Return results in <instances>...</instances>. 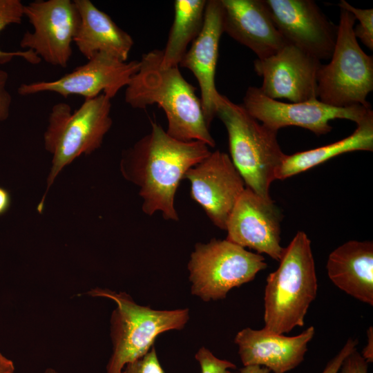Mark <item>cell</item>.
Listing matches in <instances>:
<instances>
[{
  "label": "cell",
  "instance_id": "cell-1",
  "mask_svg": "<svg viewBox=\"0 0 373 373\" xmlns=\"http://www.w3.org/2000/svg\"><path fill=\"white\" fill-rule=\"evenodd\" d=\"M210 153L205 143L176 140L151 122V131L124 153L121 171L140 188L146 214L160 211L165 220H178L174 200L178 185L186 171Z\"/></svg>",
  "mask_w": 373,
  "mask_h": 373
},
{
  "label": "cell",
  "instance_id": "cell-2",
  "mask_svg": "<svg viewBox=\"0 0 373 373\" xmlns=\"http://www.w3.org/2000/svg\"><path fill=\"white\" fill-rule=\"evenodd\" d=\"M162 50L142 55L140 68L126 86L124 99L133 108L157 104L164 111L172 137L183 141H200L209 147L212 137L195 88L182 76L178 66H161Z\"/></svg>",
  "mask_w": 373,
  "mask_h": 373
},
{
  "label": "cell",
  "instance_id": "cell-3",
  "mask_svg": "<svg viewBox=\"0 0 373 373\" xmlns=\"http://www.w3.org/2000/svg\"><path fill=\"white\" fill-rule=\"evenodd\" d=\"M278 267L267 278L264 322L267 331L283 334L303 327L317 293V278L311 241L298 231L283 247Z\"/></svg>",
  "mask_w": 373,
  "mask_h": 373
},
{
  "label": "cell",
  "instance_id": "cell-4",
  "mask_svg": "<svg viewBox=\"0 0 373 373\" xmlns=\"http://www.w3.org/2000/svg\"><path fill=\"white\" fill-rule=\"evenodd\" d=\"M216 116L228 133L231 160L247 187L265 199H271L269 187L285 154L277 132L254 118L242 106L220 94Z\"/></svg>",
  "mask_w": 373,
  "mask_h": 373
},
{
  "label": "cell",
  "instance_id": "cell-5",
  "mask_svg": "<svg viewBox=\"0 0 373 373\" xmlns=\"http://www.w3.org/2000/svg\"><path fill=\"white\" fill-rule=\"evenodd\" d=\"M86 294L111 299L117 305L111 318L113 354L106 373H122L126 364L149 351L160 334L182 329L189 318L188 309H153L137 304L125 292L96 287Z\"/></svg>",
  "mask_w": 373,
  "mask_h": 373
},
{
  "label": "cell",
  "instance_id": "cell-6",
  "mask_svg": "<svg viewBox=\"0 0 373 373\" xmlns=\"http://www.w3.org/2000/svg\"><path fill=\"white\" fill-rule=\"evenodd\" d=\"M111 110V99L104 94L85 99L74 112L65 102L52 107L44 136L45 149L52 155L47 191L63 168L101 146L112 126Z\"/></svg>",
  "mask_w": 373,
  "mask_h": 373
},
{
  "label": "cell",
  "instance_id": "cell-7",
  "mask_svg": "<svg viewBox=\"0 0 373 373\" xmlns=\"http://www.w3.org/2000/svg\"><path fill=\"white\" fill-rule=\"evenodd\" d=\"M354 16L341 8L337 38L331 57L318 73V97L335 107L371 106L366 100L373 90V59L359 46L354 32Z\"/></svg>",
  "mask_w": 373,
  "mask_h": 373
},
{
  "label": "cell",
  "instance_id": "cell-8",
  "mask_svg": "<svg viewBox=\"0 0 373 373\" xmlns=\"http://www.w3.org/2000/svg\"><path fill=\"white\" fill-rule=\"evenodd\" d=\"M265 258L225 240L198 243L188 263L191 294L204 301L223 299L266 269Z\"/></svg>",
  "mask_w": 373,
  "mask_h": 373
},
{
  "label": "cell",
  "instance_id": "cell-9",
  "mask_svg": "<svg viewBox=\"0 0 373 373\" xmlns=\"http://www.w3.org/2000/svg\"><path fill=\"white\" fill-rule=\"evenodd\" d=\"M242 106L254 118L276 132L285 126H296L316 135L332 131L331 120L345 119L358 124L373 114L371 106L335 107L318 99L300 103L281 102L268 97L254 86L247 88Z\"/></svg>",
  "mask_w": 373,
  "mask_h": 373
},
{
  "label": "cell",
  "instance_id": "cell-10",
  "mask_svg": "<svg viewBox=\"0 0 373 373\" xmlns=\"http://www.w3.org/2000/svg\"><path fill=\"white\" fill-rule=\"evenodd\" d=\"M23 16L32 26L33 31L23 34L20 46L50 65L67 67L80 22L74 1H34L24 5Z\"/></svg>",
  "mask_w": 373,
  "mask_h": 373
},
{
  "label": "cell",
  "instance_id": "cell-11",
  "mask_svg": "<svg viewBox=\"0 0 373 373\" xmlns=\"http://www.w3.org/2000/svg\"><path fill=\"white\" fill-rule=\"evenodd\" d=\"M139 68L140 61H123L104 53H97L57 79L24 83L18 87L17 91L23 96L52 92L65 98L78 95L85 99L104 94L111 99L128 84Z\"/></svg>",
  "mask_w": 373,
  "mask_h": 373
},
{
  "label": "cell",
  "instance_id": "cell-12",
  "mask_svg": "<svg viewBox=\"0 0 373 373\" xmlns=\"http://www.w3.org/2000/svg\"><path fill=\"white\" fill-rule=\"evenodd\" d=\"M183 179L190 182L191 198L216 226L225 230L233 207L246 188L230 157L220 151L211 152L189 169Z\"/></svg>",
  "mask_w": 373,
  "mask_h": 373
},
{
  "label": "cell",
  "instance_id": "cell-13",
  "mask_svg": "<svg viewBox=\"0 0 373 373\" xmlns=\"http://www.w3.org/2000/svg\"><path fill=\"white\" fill-rule=\"evenodd\" d=\"M272 19L287 44L314 58L329 59L338 25L332 22L312 0H264Z\"/></svg>",
  "mask_w": 373,
  "mask_h": 373
},
{
  "label": "cell",
  "instance_id": "cell-14",
  "mask_svg": "<svg viewBox=\"0 0 373 373\" xmlns=\"http://www.w3.org/2000/svg\"><path fill=\"white\" fill-rule=\"evenodd\" d=\"M322 64L298 47L287 44L276 54L254 62L262 77L260 88L269 98L300 103L317 99L318 73Z\"/></svg>",
  "mask_w": 373,
  "mask_h": 373
},
{
  "label": "cell",
  "instance_id": "cell-15",
  "mask_svg": "<svg viewBox=\"0 0 373 373\" xmlns=\"http://www.w3.org/2000/svg\"><path fill=\"white\" fill-rule=\"evenodd\" d=\"M282 216L271 199H265L246 187L228 219L226 240L279 261Z\"/></svg>",
  "mask_w": 373,
  "mask_h": 373
},
{
  "label": "cell",
  "instance_id": "cell-16",
  "mask_svg": "<svg viewBox=\"0 0 373 373\" xmlns=\"http://www.w3.org/2000/svg\"><path fill=\"white\" fill-rule=\"evenodd\" d=\"M223 32L221 0L207 1L202 28L179 64L191 70L198 82L201 105L209 127L216 116V102L220 94L216 87L215 76L219 43Z\"/></svg>",
  "mask_w": 373,
  "mask_h": 373
},
{
  "label": "cell",
  "instance_id": "cell-17",
  "mask_svg": "<svg viewBox=\"0 0 373 373\" xmlns=\"http://www.w3.org/2000/svg\"><path fill=\"white\" fill-rule=\"evenodd\" d=\"M223 31L262 59L287 42L277 29L264 0H221Z\"/></svg>",
  "mask_w": 373,
  "mask_h": 373
},
{
  "label": "cell",
  "instance_id": "cell-18",
  "mask_svg": "<svg viewBox=\"0 0 373 373\" xmlns=\"http://www.w3.org/2000/svg\"><path fill=\"white\" fill-rule=\"evenodd\" d=\"M314 334L313 326L295 336L247 327L238 332L234 342L244 366L259 365L274 373H285L304 360Z\"/></svg>",
  "mask_w": 373,
  "mask_h": 373
},
{
  "label": "cell",
  "instance_id": "cell-19",
  "mask_svg": "<svg viewBox=\"0 0 373 373\" xmlns=\"http://www.w3.org/2000/svg\"><path fill=\"white\" fill-rule=\"evenodd\" d=\"M80 22L74 39L77 49L87 59L104 53L126 61L133 46L132 37L89 0H74Z\"/></svg>",
  "mask_w": 373,
  "mask_h": 373
},
{
  "label": "cell",
  "instance_id": "cell-20",
  "mask_svg": "<svg viewBox=\"0 0 373 373\" xmlns=\"http://www.w3.org/2000/svg\"><path fill=\"white\" fill-rule=\"evenodd\" d=\"M331 281L354 298L373 305V243L350 240L329 254L326 265Z\"/></svg>",
  "mask_w": 373,
  "mask_h": 373
},
{
  "label": "cell",
  "instance_id": "cell-21",
  "mask_svg": "<svg viewBox=\"0 0 373 373\" xmlns=\"http://www.w3.org/2000/svg\"><path fill=\"white\" fill-rule=\"evenodd\" d=\"M356 125L354 132L343 140L291 155H285L276 173V180H285L343 153L355 151H372L373 114Z\"/></svg>",
  "mask_w": 373,
  "mask_h": 373
},
{
  "label": "cell",
  "instance_id": "cell-22",
  "mask_svg": "<svg viewBox=\"0 0 373 373\" xmlns=\"http://www.w3.org/2000/svg\"><path fill=\"white\" fill-rule=\"evenodd\" d=\"M205 0H176L174 18L167 42L162 50L161 66H178L182 57L200 34L204 21Z\"/></svg>",
  "mask_w": 373,
  "mask_h": 373
},
{
  "label": "cell",
  "instance_id": "cell-23",
  "mask_svg": "<svg viewBox=\"0 0 373 373\" xmlns=\"http://www.w3.org/2000/svg\"><path fill=\"white\" fill-rule=\"evenodd\" d=\"M24 4L20 0H0V32L7 26L21 23ZM14 57H21L28 62L37 64L41 59L31 50L6 52L0 49V64L10 62Z\"/></svg>",
  "mask_w": 373,
  "mask_h": 373
},
{
  "label": "cell",
  "instance_id": "cell-24",
  "mask_svg": "<svg viewBox=\"0 0 373 373\" xmlns=\"http://www.w3.org/2000/svg\"><path fill=\"white\" fill-rule=\"evenodd\" d=\"M340 8L345 9L351 12L358 19L360 23L354 28V32L356 37L361 41L369 49H373V9L357 8L344 0H341L338 3Z\"/></svg>",
  "mask_w": 373,
  "mask_h": 373
},
{
  "label": "cell",
  "instance_id": "cell-25",
  "mask_svg": "<svg viewBox=\"0 0 373 373\" xmlns=\"http://www.w3.org/2000/svg\"><path fill=\"white\" fill-rule=\"evenodd\" d=\"M195 357L200 363L202 373H231L229 369L236 367L233 363L217 358L204 347L198 351Z\"/></svg>",
  "mask_w": 373,
  "mask_h": 373
},
{
  "label": "cell",
  "instance_id": "cell-26",
  "mask_svg": "<svg viewBox=\"0 0 373 373\" xmlns=\"http://www.w3.org/2000/svg\"><path fill=\"white\" fill-rule=\"evenodd\" d=\"M122 373H165L157 359L155 349L153 346L142 357L128 363Z\"/></svg>",
  "mask_w": 373,
  "mask_h": 373
},
{
  "label": "cell",
  "instance_id": "cell-27",
  "mask_svg": "<svg viewBox=\"0 0 373 373\" xmlns=\"http://www.w3.org/2000/svg\"><path fill=\"white\" fill-rule=\"evenodd\" d=\"M8 79V73L0 69V122L8 118L11 108L12 96L7 89Z\"/></svg>",
  "mask_w": 373,
  "mask_h": 373
},
{
  "label": "cell",
  "instance_id": "cell-28",
  "mask_svg": "<svg viewBox=\"0 0 373 373\" xmlns=\"http://www.w3.org/2000/svg\"><path fill=\"white\" fill-rule=\"evenodd\" d=\"M367 362L356 350L344 360L339 370L340 373H367Z\"/></svg>",
  "mask_w": 373,
  "mask_h": 373
},
{
  "label": "cell",
  "instance_id": "cell-29",
  "mask_svg": "<svg viewBox=\"0 0 373 373\" xmlns=\"http://www.w3.org/2000/svg\"><path fill=\"white\" fill-rule=\"evenodd\" d=\"M356 340L349 338L340 352L327 364L322 373H338L345 358L356 350Z\"/></svg>",
  "mask_w": 373,
  "mask_h": 373
},
{
  "label": "cell",
  "instance_id": "cell-30",
  "mask_svg": "<svg viewBox=\"0 0 373 373\" xmlns=\"http://www.w3.org/2000/svg\"><path fill=\"white\" fill-rule=\"evenodd\" d=\"M367 334V343L361 355L367 363H370L373 360V329L372 326L369 327Z\"/></svg>",
  "mask_w": 373,
  "mask_h": 373
},
{
  "label": "cell",
  "instance_id": "cell-31",
  "mask_svg": "<svg viewBox=\"0 0 373 373\" xmlns=\"http://www.w3.org/2000/svg\"><path fill=\"white\" fill-rule=\"evenodd\" d=\"M11 204V197L8 191L0 186V216L6 213Z\"/></svg>",
  "mask_w": 373,
  "mask_h": 373
},
{
  "label": "cell",
  "instance_id": "cell-32",
  "mask_svg": "<svg viewBox=\"0 0 373 373\" xmlns=\"http://www.w3.org/2000/svg\"><path fill=\"white\" fill-rule=\"evenodd\" d=\"M14 363L0 353V373H14Z\"/></svg>",
  "mask_w": 373,
  "mask_h": 373
},
{
  "label": "cell",
  "instance_id": "cell-33",
  "mask_svg": "<svg viewBox=\"0 0 373 373\" xmlns=\"http://www.w3.org/2000/svg\"><path fill=\"white\" fill-rule=\"evenodd\" d=\"M240 372V373H269L270 370L259 365H248L244 366Z\"/></svg>",
  "mask_w": 373,
  "mask_h": 373
},
{
  "label": "cell",
  "instance_id": "cell-34",
  "mask_svg": "<svg viewBox=\"0 0 373 373\" xmlns=\"http://www.w3.org/2000/svg\"><path fill=\"white\" fill-rule=\"evenodd\" d=\"M44 373H57L55 370L53 369H47Z\"/></svg>",
  "mask_w": 373,
  "mask_h": 373
}]
</instances>
